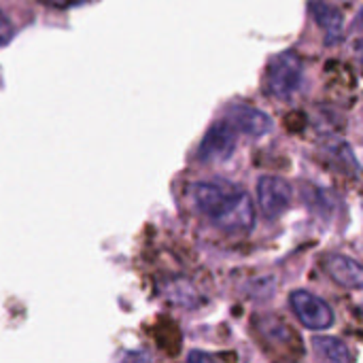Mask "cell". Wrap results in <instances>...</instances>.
<instances>
[{
    "label": "cell",
    "mask_w": 363,
    "mask_h": 363,
    "mask_svg": "<svg viewBox=\"0 0 363 363\" xmlns=\"http://www.w3.org/2000/svg\"><path fill=\"white\" fill-rule=\"evenodd\" d=\"M13 34H15V28H13L11 19L6 17V13L0 9V47L6 45L13 38Z\"/></svg>",
    "instance_id": "7c38bea8"
},
{
    "label": "cell",
    "mask_w": 363,
    "mask_h": 363,
    "mask_svg": "<svg viewBox=\"0 0 363 363\" xmlns=\"http://www.w3.org/2000/svg\"><path fill=\"white\" fill-rule=\"evenodd\" d=\"M287 123H298L296 130L300 132V130L306 125V117H304V113H291V115L287 117ZM289 130H294V125H289Z\"/></svg>",
    "instance_id": "4fadbf2b"
},
{
    "label": "cell",
    "mask_w": 363,
    "mask_h": 363,
    "mask_svg": "<svg viewBox=\"0 0 363 363\" xmlns=\"http://www.w3.org/2000/svg\"><path fill=\"white\" fill-rule=\"evenodd\" d=\"M323 270L332 277L334 283H338L345 289L363 287V268L353 257H347L342 253H330L323 259Z\"/></svg>",
    "instance_id": "ba28073f"
},
{
    "label": "cell",
    "mask_w": 363,
    "mask_h": 363,
    "mask_svg": "<svg viewBox=\"0 0 363 363\" xmlns=\"http://www.w3.org/2000/svg\"><path fill=\"white\" fill-rule=\"evenodd\" d=\"M213 359H215V357L208 355V353H198V351L189 353V362H213Z\"/></svg>",
    "instance_id": "9a60e30c"
},
{
    "label": "cell",
    "mask_w": 363,
    "mask_h": 363,
    "mask_svg": "<svg viewBox=\"0 0 363 363\" xmlns=\"http://www.w3.org/2000/svg\"><path fill=\"white\" fill-rule=\"evenodd\" d=\"M304 83V62L296 51H283L274 55L266 70V87L272 98L289 102L296 98Z\"/></svg>",
    "instance_id": "7a4b0ae2"
},
{
    "label": "cell",
    "mask_w": 363,
    "mask_h": 363,
    "mask_svg": "<svg viewBox=\"0 0 363 363\" xmlns=\"http://www.w3.org/2000/svg\"><path fill=\"white\" fill-rule=\"evenodd\" d=\"M323 151H325V157L332 164H336L342 172H353V174L359 172V164H357L349 143L338 140V138H328L323 143Z\"/></svg>",
    "instance_id": "30bf717a"
},
{
    "label": "cell",
    "mask_w": 363,
    "mask_h": 363,
    "mask_svg": "<svg viewBox=\"0 0 363 363\" xmlns=\"http://www.w3.org/2000/svg\"><path fill=\"white\" fill-rule=\"evenodd\" d=\"M236 140H238V130L228 119L217 121L206 130L196 151V157L202 164H223L234 155Z\"/></svg>",
    "instance_id": "3957f363"
},
{
    "label": "cell",
    "mask_w": 363,
    "mask_h": 363,
    "mask_svg": "<svg viewBox=\"0 0 363 363\" xmlns=\"http://www.w3.org/2000/svg\"><path fill=\"white\" fill-rule=\"evenodd\" d=\"M194 206L219 230L247 234L255 225L253 200L247 191L223 181H198L187 187Z\"/></svg>",
    "instance_id": "6da1fadb"
},
{
    "label": "cell",
    "mask_w": 363,
    "mask_h": 363,
    "mask_svg": "<svg viewBox=\"0 0 363 363\" xmlns=\"http://www.w3.org/2000/svg\"><path fill=\"white\" fill-rule=\"evenodd\" d=\"M228 121H230L238 132H245V134H249V136H264V134H268V132L272 130V125H274L272 119H270L264 111H259V108H255V106H251V104H242V102L230 106V111H228Z\"/></svg>",
    "instance_id": "52a82bcc"
},
{
    "label": "cell",
    "mask_w": 363,
    "mask_h": 363,
    "mask_svg": "<svg viewBox=\"0 0 363 363\" xmlns=\"http://www.w3.org/2000/svg\"><path fill=\"white\" fill-rule=\"evenodd\" d=\"M313 347H315V351H317L325 362H334V363L353 362V353L349 351V347H347L340 338H332V336H317V338H313Z\"/></svg>",
    "instance_id": "8fae6325"
},
{
    "label": "cell",
    "mask_w": 363,
    "mask_h": 363,
    "mask_svg": "<svg viewBox=\"0 0 363 363\" xmlns=\"http://www.w3.org/2000/svg\"><path fill=\"white\" fill-rule=\"evenodd\" d=\"M311 15L319 23V28L325 32V43L336 45L345 36V17L338 6H334L328 0H311L308 2Z\"/></svg>",
    "instance_id": "9c48e42d"
},
{
    "label": "cell",
    "mask_w": 363,
    "mask_h": 363,
    "mask_svg": "<svg viewBox=\"0 0 363 363\" xmlns=\"http://www.w3.org/2000/svg\"><path fill=\"white\" fill-rule=\"evenodd\" d=\"M291 200H294V189L285 179L266 174L257 181V202L266 219L281 217L289 208Z\"/></svg>",
    "instance_id": "8992f818"
},
{
    "label": "cell",
    "mask_w": 363,
    "mask_h": 363,
    "mask_svg": "<svg viewBox=\"0 0 363 363\" xmlns=\"http://www.w3.org/2000/svg\"><path fill=\"white\" fill-rule=\"evenodd\" d=\"M253 328L264 340V345H268V349H277L279 355L283 357L304 355L302 340L298 338V334H294V330L283 319L274 315H262L253 321Z\"/></svg>",
    "instance_id": "277c9868"
},
{
    "label": "cell",
    "mask_w": 363,
    "mask_h": 363,
    "mask_svg": "<svg viewBox=\"0 0 363 363\" xmlns=\"http://www.w3.org/2000/svg\"><path fill=\"white\" fill-rule=\"evenodd\" d=\"M289 304L298 317V321L308 328V330H315V332H321V330H330L336 321L334 317V311L330 308L328 302H323L319 296L311 294V291H294L289 296Z\"/></svg>",
    "instance_id": "5b68a950"
},
{
    "label": "cell",
    "mask_w": 363,
    "mask_h": 363,
    "mask_svg": "<svg viewBox=\"0 0 363 363\" xmlns=\"http://www.w3.org/2000/svg\"><path fill=\"white\" fill-rule=\"evenodd\" d=\"M49 2L51 6H57V9H66V6H74V4H81L85 0H45Z\"/></svg>",
    "instance_id": "5bb4252c"
}]
</instances>
